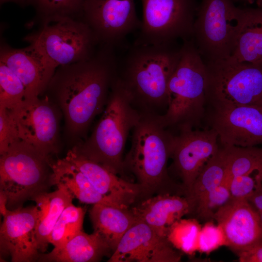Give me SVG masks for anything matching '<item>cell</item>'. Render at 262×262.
I'll list each match as a JSON object with an SVG mask.
<instances>
[{
    "instance_id": "6da1fadb",
    "label": "cell",
    "mask_w": 262,
    "mask_h": 262,
    "mask_svg": "<svg viewBox=\"0 0 262 262\" xmlns=\"http://www.w3.org/2000/svg\"><path fill=\"white\" fill-rule=\"evenodd\" d=\"M115 48L100 45L89 59L58 67L45 92L61 111L67 134L84 136L98 115L104 111L117 77Z\"/></svg>"
},
{
    "instance_id": "7a4b0ae2",
    "label": "cell",
    "mask_w": 262,
    "mask_h": 262,
    "mask_svg": "<svg viewBox=\"0 0 262 262\" xmlns=\"http://www.w3.org/2000/svg\"><path fill=\"white\" fill-rule=\"evenodd\" d=\"M132 130L131 147L124 158V167L136 177L143 199L156 193L184 196L183 188L172 181L167 167L175 135L164 126L159 115L147 111L141 112Z\"/></svg>"
},
{
    "instance_id": "3957f363",
    "label": "cell",
    "mask_w": 262,
    "mask_h": 262,
    "mask_svg": "<svg viewBox=\"0 0 262 262\" xmlns=\"http://www.w3.org/2000/svg\"><path fill=\"white\" fill-rule=\"evenodd\" d=\"M181 48L176 42L134 43L118 61V78L134 106L136 104L143 111L151 112L154 108L167 105L168 84L180 60Z\"/></svg>"
},
{
    "instance_id": "277c9868",
    "label": "cell",
    "mask_w": 262,
    "mask_h": 262,
    "mask_svg": "<svg viewBox=\"0 0 262 262\" xmlns=\"http://www.w3.org/2000/svg\"><path fill=\"white\" fill-rule=\"evenodd\" d=\"M103 113L90 136L74 146L77 151L116 174H122L123 152L129 133L133 129L141 112L118 77L113 83Z\"/></svg>"
},
{
    "instance_id": "5b68a950",
    "label": "cell",
    "mask_w": 262,
    "mask_h": 262,
    "mask_svg": "<svg viewBox=\"0 0 262 262\" xmlns=\"http://www.w3.org/2000/svg\"><path fill=\"white\" fill-rule=\"evenodd\" d=\"M207 69L192 39L183 41L180 57L168 82L167 108L159 115L167 128L194 129L205 116Z\"/></svg>"
},
{
    "instance_id": "8992f818",
    "label": "cell",
    "mask_w": 262,
    "mask_h": 262,
    "mask_svg": "<svg viewBox=\"0 0 262 262\" xmlns=\"http://www.w3.org/2000/svg\"><path fill=\"white\" fill-rule=\"evenodd\" d=\"M51 156L19 139L0 158V192L14 210L52 186Z\"/></svg>"
},
{
    "instance_id": "52a82bcc",
    "label": "cell",
    "mask_w": 262,
    "mask_h": 262,
    "mask_svg": "<svg viewBox=\"0 0 262 262\" xmlns=\"http://www.w3.org/2000/svg\"><path fill=\"white\" fill-rule=\"evenodd\" d=\"M234 0H201L192 39L205 63L229 58L234 50L243 9Z\"/></svg>"
},
{
    "instance_id": "ba28073f",
    "label": "cell",
    "mask_w": 262,
    "mask_h": 262,
    "mask_svg": "<svg viewBox=\"0 0 262 262\" xmlns=\"http://www.w3.org/2000/svg\"><path fill=\"white\" fill-rule=\"evenodd\" d=\"M25 41L36 46L56 67L86 60L99 45L89 26L80 18L59 17L41 24Z\"/></svg>"
},
{
    "instance_id": "9c48e42d",
    "label": "cell",
    "mask_w": 262,
    "mask_h": 262,
    "mask_svg": "<svg viewBox=\"0 0 262 262\" xmlns=\"http://www.w3.org/2000/svg\"><path fill=\"white\" fill-rule=\"evenodd\" d=\"M205 64L206 104L211 106L250 105L262 98V64L229 58Z\"/></svg>"
},
{
    "instance_id": "30bf717a",
    "label": "cell",
    "mask_w": 262,
    "mask_h": 262,
    "mask_svg": "<svg viewBox=\"0 0 262 262\" xmlns=\"http://www.w3.org/2000/svg\"><path fill=\"white\" fill-rule=\"evenodd\" d=\"M143 18L136 44L155 45L192 38L196 0H141Z\"/></svg>"
},
{
    "instance_id": "8fae6325",
    "label": "cell",
    "mask_w": 262,
    "mask_h": 262,
    "mask_svg": "<svg viewBox=\"0 0 262 262\" xmlns=\"http://www.w3.org/2000/svg\"><path fill=\"white\" fill-rule=\"evenodd\" d=\"M8 110L19 139L46 155L58 152L60 109L47 97L25 98Z\"/></svg>"
},
{
    "instance_id": "7c38bea8",
    "label": "cell",
    "mask_w": 262,
    "mask_h": 262,
    "mask_svg": "<svg viewBox=\"0 0 262 262\" xmlns=\"http://www.w3.org/2000/svg\"><path fill=\"white\" fill-rule=\"evenodd\" d=\"M81 19L92 30L99 45L114 48L141 25L134 0H84Z\"/></svg>"
},
{
    "instance_id": "4fadbf2b",
    "label": "cell",
    "mask_w": 262,
    "mask_h": 262,
    "mask_svg": "<svg viewBox=\"0 0 262 262\" xmlns=\"http://www.w3.org/2000/svg\"><path fill=\"white\" fill-rule=\"evenodd\" d=\"M207 119L224 147H250L262 144V105L211 106Z\"/></svg>"
},
{
    "instance_id": "5bb4252c",
    "label": "cell",
    "mask_w": 262,
    "mask_h": 262,
    "mask_svg": "<svg viewBox=\"0 0 262 262\" xmlns=\"http://www.w3.org/2000/svg\"><path fill=\"white\" fill-rule=\"evenodd\" d=\"M219 147L217 134L210 128L203 130L184 128L175 135L170 157L173 160L171 167L182 181L184 196Z\"/></svg>"
},
{
    "instance_id": "9a60e30c",
    "label": "cell",
    "mask_w": 262,
    "mask_h": 262,
    "mask_svg": "<svg viewBox=\"0 0 262 262\" xmlns=\"http://www.w3.org/2000/svg\"><path fill=\"white\" fill-rule=\"evenodd\" d=\"M39 212L36 205L6 211L0 228V258L10 257L12 262L38 261L40 252L36 228Z\"/></svg>"
},
{
    "instance_id": "2e32d148",
    "label": "cell",
    "mask_w": 262,
    "mask_h": 262,
    "mask_svg": "<svg viewBox=\"0 0 262 262\" xmlns=\"http://www.w3.org/2000/svg\"><path fill=\"white\" fill-rule=\"evenodd\" d=\"M166 237L137 220L118 243L108 262H178L181 252Z\"/></svg>"
},
{
    "instance_id": "e0dca14e",
    "label": "cell",
    "mask_w": 262,
    "mask_h": 262,
    "mask_svg": "<svg viewBox=\"0 0 262 262\" xmlns=\"http://www.w3.org/2000/svg\"><path fill=\"white\" fill-rule=\"evenodd\" d=\"M213 220L222 229L227 246L237 254L262 243L259 215L247 200H230L215 213Z\"/></svg>"
},
{
    "instance_id": "ac0fdd59",
    "label": "cell",
    "mask_w": 262,
    "mask_h": 262,
    "mask_svg": "<svg viewBox=\"0 0 262 262\" xmlns=\"http://www.w3.org/2000/svg\"><path fill=\"white\" fill-rule=\"evenodd\" d=\"M0 61L21 80L25 98L39 97L45 92L57 68L34 45L14 49L1 43Z\"/></svg>"
},
{
    "instance_id": "d6986e66",
    "label": "cell",
    "mask_w": 262,
    "mask_h": 262,
    "mask_svg": "<svg viewBox=\"0 0 262 262\" xmlns=\"http://www.w3.org/2000/svg\"><path fill=\"white\" fill-rule=\"evenodd\" d=\"M74 164L103 196L119 205L131 208L142 197L140 185L128 181L103 165L79 153L75 147L65 157Z\"/></svg>"
},
{
    "instance_id": "ffe728a7",
    "label": "cell",
    "mask_w": 262,
    "mask_h": 262,
    "mask_svg": "<svg viewBox=\"0 0 262 262\" xmlns=\"http://www.w3.org/2000/svg\"><path fill=\"white\" fill-rule=\"evenodd\" d=\"M131 209L137 220L165 237L173 224L191 213L189 202L185 196L169 193H159L141 199Z\"/></svg>"
},
{
    "instance_id": "44dd1931",
    "label": "cell",
    "mask_w": 262,
    "mask_h": 262,
    "mask_svg": "<svg viewBox=\"0 0 262 262\" xmlns=\"http://www.w3.org/2000/svg\"><path fill=\"white\" fill-rule=\"evenodd\" d=\"M113 251L97 233L79 231L64 245L54 247L49 253H40L38 262H96Z\"/></svg>"
},
{
    "instance_id": "7402d4cb",
    "label": "cell",
    "mask_w": 262,
    "mask_h": 262,
    "mask_svg": "<svg viewBox=\"0 0 262 262\" xmlns=\"http://www.w3.org/2000/svg\"><path fill=\"white\" fill-rule=\"evenodd\" d=\"M89 216L94 231L105 241L113 253L122 237L137 220L131 208L108 202L94 204Z\"/></svg>"
},
{
    "instance_id": "603a6c76",
    "label": "cell",
    "mask_w": 262,
    "mask_h": 262,
    "mask_svg": "<svg viewBox=\"0 0 262 262\" xmlns=\"http://www.w3.org/2000/svg\"><path fill=\"white\" fill-rule=\"evenodd\" d=\"M238 62L262 64V8L243 9L242 21L232 55Z\"/></svg>"
},
{
    "instance_id": "cb8c5ba5",
    "label": "cell",
    "mask_w": 262,
    "mask_h": 262,
    "mask_svg": "<svg viewBox=\"0 0 262 262\" xmlns=\"http://www.w3.org/2000/svg\"><path fill=\"white\" fill-rule=\"evenodd\" d=\"M52 192H45L32 198L39 209L36 228V239L40 253L48 248L49 238L56 222L64 209L72 203L74 196L63 185H56Z\"/></svg>"
},
{
    "instance_id": "d4e9b609",
    "label": "cell",
    "mask_w": 262,
    "mask_h": 262,
    "mask_svg": "<svg viewBox=\"0 0 262 262\" xmlns=\"http://www.w3.org/2000/svg\"><path fill=\"white\" fill-rule=\"evenodd\" d=\"M51 169L52 186H64L80 202L93 205L115 203L101 194L77 167L65 158L53 161Z\"/></svg>"
},
{
    "instance_id": "484cf974",
    "label": "cell",
    "mask_w": 262,
    "mask_h": 262,
    "mask_svg": "<svg viewBox=\"0 0 262 262\" xmlns=\"http://www.w3.org/2000/svg\"><path fill=\"white\" fill-rule=\"evenodd\" d=\"M228 150L220 145L217 152L205 164L185 194L191 214L199 199L207 192L223 183L227 170Z\"/></svg>"
},
{
    "instance_id": "4316f807",
    "label": "cell",
    "mask_w": 262,
    "mask_h": 262,
    "mask_svg": "<svg viewBox=\"0 0 262 262\" xmlns=\"http://www.w3.org/2000/svg\"><path fill=\"white\" fill-rule=\"evenodd\" d=\"M226 147L228 150L227 165L223 184L228 186L234 177L250 175L262 169V148L255 146Z\"/></svg>"
},
{
    "instance_id": "83f0119b",
    "label": "cell",
    "mask_w": 262,
    "mask_h": 262,
    "mask_svg": "<svg viewBox=\"0 0 262 262\" xmlns=\"http://www.w3.org/2000/svg\"><path fill=\"white\" fill-rule=\"evenodd\" d=\"M202 226L196 218H181L169 228L166 238L176 249L188 255L197 251L198 238Z\"/></svg>"
},
{
    "instance_id": "f1b7e54d",
    "label": "cell",
    "mask_w": 262,
    "mask_h": 262,
    "mask_svg": "<svg viewBox=\"0 0 262 262\" xmlns=\"http://www.w3.org/2000/svg\"><path fill=\"white\" fill-rule=\"evenodd\" d=\"M84 0H28L36 11V18L42 24L59 17L81 19Z\"/></svg>"
},
{
    "instance_id": "f546056e",
    "label": "cell",
    "mask_w": 262,
    "mask_h": 262,
    "mask_svg": "<svg viewBox=\"0 0 262 262\" xmlns=\"http://www.w3.org/2000/svg\"><path fill=\"white\" fill-rule=\"evenodd\" d=\"M85 210L73 203L62 213L49 238V243L60 246L82 230Z\"/></svg>"
},
{
    "instance_id": "4dcf8cb0",
    "label": "cell",
    "mask_w": 262,
    "mask_h": 262,
    "mask_svg": "<svg viewBox=\"0 0 262 262\" xmlns=\"http://www.w3.org/2000/svg\"><path fill=\"white\" fill-rule=\"evenodd\" d=\"M25 97V87L20 79L0 61V107L11 109Z\"/></svg>"
},
{
    "instance_id": "1f68e13d",
    "label": "cell",
    "mask_w": 262,
    "mask_h": 262,
    "mask_svg": "<svg viewBox=\"0 0 262 262\" xmlns=\"http://www.w3.org/2000/svg\"><path fill=\"white\" fill-rule=\"evenodd\" d=\"M227 185L222 183L210 190L198 201L191 214L196 219L208 222L213 221L215 213L230 199Z\"/></svg>"
},
{
    "instance_id": "d6a6232c",
    "label": "cell",
    "mask_w": 262,
    "mask_h": 262,
    "mask_svg": "<svg viewBox=\"0 0 262 262\" xmlns=\"http://www.w3.org/2000/svg\"><path fill=\"white\" fill-rule=\"evenodd\" d=\"M210 221L201 227L198 238L197 251L209 254L219 247L227 246V241L222 229Z\"/></svg>"
},
{
    "instance_id": "836d02e7",
    "label": "cell",
    "mask_w": 262,
    "mask_h": 262,
    "mask_svg": "<svg viewBox=\"0 0 262 262\" xmlns=\"http://www.w3.org/2000/svg\"><path fill=\"white\" fill-rule=\"evenodd\" d=\"M18 139L16 127L9 110L0 107V154L4 153L12 144Z\"/></svg>"
},
{
    "instance_id": "e575fe53",
    "label": "cell",
    "mask_w": 262,
    "mask_h": 262,
    "mask_svg": "<svg viewBox=\"0 0 262 262\" xmlns=\"http://www.w3.org/2000/svg\"><path fill=\"white\" fill-rule=\"evenodd\" d=\"M255 186V179L250 175L234 177L228 184L231 198L237 200H247L253 193Z\"/></svg>"
},
{
    "instance_id": "d590c367",
    "label": "cell",
    "mask_w": 262,
    "mask_h": 262,
    "mask_svg": "<svg viewBox=\"0 0 262 262\" xmlns=\"http://www.w3.org/2000/svg\"><path fill=\"white\" fill-rule=\"evenodd\" d=\"M237 255L241 262H262V243Z\"/></svg>"
},
{
    "instance_id": "8d00e7d4",
    "label": "cell",
    "mask_w": 262,
    "mask_h": 262,
    "mask_svg": "<svg viewBox=\"0 0 262 262\" xmlns=\"http://www.w3.org/2000/svg\"><path fill=\"white\" fill-rule=\"evenodd\" d=\"M28 0H0V4H2L4 3L12 2L16 3L21 6H25L28 5Z\"/></svg>"
},
{
    "instance_id": "74e56055",
    "label": "cell",
    "mask_w": 262,
    "mask_h": 262,
    "mask_svg": "<svg viewBox=\"0 0 262 262\" xmlns=\"http://www.w3.org/2000/svg\"><path fill=\"white\" fill-rule=\"evenodd\" d=\"M255 180L259 181L262 184V169L257 172L255 177Z\"/></svg>"
},
{
    "instance_id": "f35d334b",
    "label": "cell",
    "mask_w": 262,
    "mask_h": 262,
    "mask_svg": "<svg viewBox=\"0 0 262 262\" xmlns=\"http://www.w3.org/2000/svg\"><path fill=\"white\" fill-rule=\"evenodd\" d=\"M246 0H234L235 1H244ZM257 4L258 7L262 8V0H257Z\"/></svg>"
},
{
    "instance_id": "ab89813d",
    "label": "cell",
    "mask_w": 262,
    "mask_h": 262,
    "mask_svg": "<svg viewBox=\"0 0 262 262\" xmlns=\"http://www.w3.org/2000/svg\"><path fill=\"white\" fill-rule=\"evenodd\" d=\"M255 104H259L260 105H262V98L261 99H260L258 102H257Z\"/></svg>"
}]
</instances>
